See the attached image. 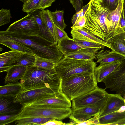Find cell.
<instances>
[{
    "label": "cell",
    "mask_w": 125,
    "mask_h": 125,
    "mask_svg": "<svg viewBox=\"0 0 125 125\" xmlns=\"http://www.w3.org/2000/svg\"><path fill=\"white\" fill-rule=\"evenodd\" d=\"M123 30H124V31L125 32V28H124V29Z\"/></svg>",
    "instance_id": "c3c4849f"
},
{
    "label": "cell",
    "mask_w": 125,
    "mask_h": 125,
    "mask_svg": "<svg viewBox=\"0 0 125 125\" xmlns=\"http://www.w3.org/2000/svg\"><path fill=\"white\" fill-rule=\"evenodd\" d=\"M35 56L34 66L39 68L51 69L54 68L56 63L54 62L42 58Z\"/></svg>",
    "instance_id": "1f68e13d"
},
{
    "label": "cell",
    "mask_w": 125,
    "mask_h": 125,
    "mask_svg": "<svg viewBox=\"0 0 125 125\" xmlns=\"http://www.w3.org/2000/svg\"><path fill=\"white\" fill-rule=\"evenodd\" d=\"M62 93L59 86L44 87L21 91L14 99L15 103L24 106L39 100L58 96Z\"/></svg>",
    "instance_id": "52a82bcc"
},
{
    "label": "cell",
    "mask_w": 125,
    "mask_h": 125,
    "mask_svg": "<svg viewBox=\"0 0 125 125\" xmlns=\"http://www.w3.org/2000/svg\"><path fill=\"white\" fill-rule=\"evenodd\" d=\"M44 104L50 105L62 108H70L71 106V101L63 93L57 96L39 100L29 104Z\"/></svg>",
    "instance_id": "2e32d148"
},
{
    "label": "cell",
    "mask_w": 125,
    "mask_h": 125,
    "mask_svg": "<svg viewBox=\"0 0 125 125\" xmlns=\"http://www.w3.org/2000/svg\"><path fill=\"white\" fill-rule=\"evenodd\" d=\"M99 114L97 115L94 116L93 117L91 118L86 120L79 123L77 125H99Z\"/></svg>",
    "instance_id": "8d00e7d4"
},
{
    "label": "cell",
    "mask_w": 125,
    "mask_h": 125,
    "mask_svg": "<svg viewBox=\"0 0 125 125\" xmlns=\"http://www.w3.org/2000/svg\"><path fill=\"white\" fill-rule=\"evenodd\" d=\"M35 60V56L34 54L24 53L15 62L12 66L18 65L28 67L34 65Z\"/></svg>",
    "instance_id": "f546056e"
},
{
    "label": "cell",
    "mask_w": 125,
    "mask_h": 125,
    "mask_svg": "<svg viewBox=\"0 0 125 125\" xmlns=\"http://www.w3.org/2000/svg\"><path fill=\"white\" fill-rule=\"evenodd\" d=\"M74 40L79 44L90 48L98 49L100 50L104 49L105 47L98 43L86 41Z\"/></svg>",
    "instance_id": "d590c367"
},
{
    "label": "cell",
    "mask_w": 125,
    "mask_h": 125,
    "mask_svg": "<svg viewBox=\"0 0 125 125\" xmlns=\"http://www.w3.org/2000/svg\"><path fill=\"white\" fill-rule=\"evenodd\" d=\"M105 106H91L72 109V112L69 117L72 121L73 125H77L99 114Z\"/></svg>",
    "instance_id": "8fae6325"
},
{
    "label": "cell",
    "mask_w": 125,
    "mask_h": 125,
    "mask_svg": "<svg viewBox=\"0 0 125 125\" xmlns=\"http://www.w3.org/2000/svg\"><path fill=\"white\" fill-rule=\"evenodd\" d=\"M10 40L30 50L36 56L56 63L63 57L57 44L53 43L40 36L30 35L6 31H0V41Z\"/></svg>",
    "instance_id": "6da1fadb"
},
{
    "label": "cell",
    "mask_w": 125,
    "mask_h": 125,
    "mask_svg": "<svg viewBox=\"0 0 125 125\" xmlns=\"http://www.w3.org/2000/svg\"><path fill=\"white\" fill-rule=\"evenodd\" d=\"M70 32L73 39L74 40H84L98 43L108 47L111 50V47L106 42L97 38L81 28H72Z\"/></svg>",
    "instance_id": "ac0fdd59"
},
{
    "label": "cell",
    "mask_w": 125,
    "mask_h": 125,
    "mask_svg": "<svg viewBox=\"0 0 125 125\" xmlns=\"http://www.w3.org/2000/svg\"><path fill=\"white\" fill-rule=\"evenodd\" d=\"M96 52L87 49H82L70 53L64 57L83 60H93L96 59Z\"/></svg>",
    "instance_id": "484cf974"
},
{
    "label": "cell",
    "mask_w": 125,
    "mask_h": 125,
    "mask_svg": "<svg viewBox=\"0 0 125 125\" xmlns=\"http://www.w3.org/2000/svg\"><path fill=\"white\" fill-rule=\"evenodd\" d=\"M57 46L64 56L68 53L84 49H89L96 53L100 50L89 48L80 45L76 42L73 39L68 37L63 38L57 42Z\"/></svg>",
    "instance_id": "5bb4252c"
},
{
    "label": "cell",
    "mask_w": 125,
    "mask_h": 125,
    "mask_svg": "<svg viewBox=\"0 0 125 125\" xmlns=\"http://www.w3.org/2000/svg\"><path fill=\"white\" fill-rule=\"evenodd\" d=\"M52 119H55L52 118L28 117L16 120L15 121V125H42Z\"/></svg>",
    "instance_id": "4316f807"
},
{
    "label": "cell",
    "mask_w": 125,
    "mask_h": 125,
    "mask_svg": "<svg viewBox=\"0 0 125 125\" xmlns=\"http://www.w3.org/2000/svg\"><path fill=\"white\" fill-rule=\"evenodd\" d=\"M121 62L101 64L96 67L94 69V74L97 83L102 82L106 77L119 66Z\"/></svg>",
    "instance_id": "d6986e66"
},
{
    "label": "cell",
    "mask_w": 125,
    "mask_h": 125,
    "mask_svg": "<svg viewBox=\"0 0 125 125\" xmlns=\"http://www.w3.org/2000/svg\"><path fill=\"white\" fill-rule=\"evenodd\" d=\"M123 10L124 16L125 18V0H123Z\"/></svg>",
    "instance_id": "f6af8a7d"
},
{
    "label": "cell",
    "mask_w": 125,
    "mask_h": 125,
    "mask_svg": "<svg viewBox=\"0 0 125 125\" xmlns=\"http://www.w3.org/2000/svg\"><path fill=\"white\" fill-rule=\"evenodd\" d=\"M49 12L55 25L62 29L64 30L67 25L64 22L63 10H56L54 12L49 10Z\"/></svg>",
    "instance_id": "4dcf8cb0"
},
{
    "label": "cell",
    "mask_w": 125,
    "mask_h": 125,
    "mask_svg": "<svg viewBox=\"0 0 125 125\" xmlns=\"http://www.w3.org/2000/svg\"><path fill=\"white\" fill-rule=\"evenodd\" d=\"M6 31L30 35H39V29L38 24L32 13L11 24Z\"/></svg>",
    "instance_id": "30bf717a"
},
{
    "label": "cell",
    "mask_w": 125,
    "mask_h": 125,
    "mask_svg": "<svg viewBox=\"0 0 125 125\" xmlns=\"http://www.w3.org/2000/svg\"><path fill=\"white\" fill-rule=\"evenodd\" d=\"M27 67L15 65L11 67L7 71L4 78L5 84L17 82L24 76Z\"/></svg>",
    "instance_id": "ffe728a7"
},
{
    "label": "cell",
    "mask_w": 125,
    "mask_h": 125,
    "mask_svg": "<svg viewBox=\"0 0 125 125\" xmlns=\"http://www.w3.org/2000/svg\"><path fill=\"white\" fill-rule=\"evenodd\" d=\"M23 90L20 82L8 83L0 87V98L12 97L15 98Z\"/></svg>",
    "instance_id": "44dd1931"
},
{
    "label": "cell",
    "mask_w": 125,
    "mask_h": 125,
    "mask_svg": "<svg viewBox=\"0 0 125 125\" xmlns=\"http://www.w3.org/2000/svg\"><path fill=\"white\" fill-rule=\"evenodd\" d=\"M52 0H41L39 10H42L51 6L52 3Z\"/></svg>",
    "instance_id": "b9f144b4"
},
{
    "label": "cell",
    "mask_w": 125,
    "mask_h": 125,
    "mask_svg": "<svg viewBox=\"0 0 125 125\" xmlns=\"http://www.w3.org/2000/svg\"><path fill=\"white\" fill-rule=\"evenodd\" d=\"M86 22L85 15L80 17L76 21L75 23L71 27V28H81L85 26Z\"/></svg>",
    "instance_id": "ab89813d"
},
{
    "label": "cell",
    "mask_w": 125,
    "mask_h": 125,
    "mask_svg": "<svg viewBox=\"0 0 125 125\" xmlns=\"http://www.w3.org/2000/svg\"><path fill=\"white\" fill-rule=\"evenodd\" d=\"M125 109V99L118 94H109L105 105L99 114L101 117L114 112Z\"/></svg>",
    "instance_id": "4fadbf2b"
},
{
    "label": "cell",
    "mask_w": 125,
    "mask_h": 125,
    "mask_svg": "<svg viewBox=\"0 0 125 125\" xmlns=\"http://www.w3.org/2000/svg\"><path fill=\"white\" fill-rule=\"evenodd\" d=\"M0 43L11 50H14L29 54H34L32 51L25 46L10 40L0 41Z\"/></svg>",
    "instance_id": "f1b7e54d"
},
{
    "label": "cell",
    "mask_w": 125,
    "mask_h": 125,
    "mask_svg": "<svg viewBox=\"0 0 125 125\" xmlns=\"http://www.w3.org/2000/svg\"><path fill=\"white\" fill-rule=\"evenodd\" d=\"M71 112L70 108H59L45 104H28L22 106L17 113L15 121L28 117L52 118L60 120L69 117Z\"/></svg>",
    "instance_id": "8992f818"
},
{
    "label": "cell",
    "mask_w": 125,
    "mask_h": 125,
    "mask_svg": "<svg viewBox=\"0 0 125 125\" xmlns=\"http://www.w3.org/2000/svg\"><path fill=\"white\" fill-rule=\"evenodd\" d=\"M11 16L10 9H1L0 10V26L9 23L11 17Z\"/></svg>",
    "instance_id": "836d02e7"
},
{
    "label": "cell",
    "mask_w": 125,
    "mask_h": 125,
    "mask_svg": "<svg viewBox=\"0 0 125 125\" xmlns=\"http://www.w3.org/2000/svg\"><path fill=\"white\" fill-rule=\"evenodd\" d=\"M96 63L100 64L122 62L125 57L112 50L102 49L96 54Z\"/></svg>",
    "instance_id": "e0dca14e"
},
{
    "label": "cell",
    "mask_w": 125,
    "mask_h": 125,
    "mask_svg": "<svg viewBox=\"0 0 125 125\" xmlns=\"http://www.w3.org/2000/svg\"><path fill=\"white\" fill-rule=\"evenodd\" d=\"M111 50L125 57V32L120 27L115 29L106 41Z\"/></svg>",
    "instance_id": "7c38bea8"
},
{
    "label": "cell",
    "mask_w": 125,
    "mask_h": 125,
    "mask_svg": "<svg viewBox=\"0 0 125 125\" xmlns=\"http://www.w3.org/2000/svg\"><path fill=\"white\" fill-rule=\"evenodd\" d=\"M17 113L0 115V125H8L15 122Z\"/></svg>",
    "instance_id": "e575fe53"
},
{
    "label": "cell",
    "mask_w": 125,
    "mask_h": 125,
    "mask_svg": "<svg viewBox=\"0 0 125 125\" xmlns=\"http://www.w3.org/2000/svg\"><path fill=\"white\" fill-rule=\"evenodd\" d=\"M119 0H104V2L109 10L111 11L117 7Z\"/></svg>",
    "instance_id": "f35d334b"
},
{
    "label": "cell",
    "mask_w": 125,
    "mask_h": 125,
    "mask_svg": "<svg viewBox=\"0 0 125 125\" xmlns=\"http://www.w3.org/2000/svg\"><path fill=\"white\" fill-rule=\"evenodd\" d=\"M32 14L39 27V35L53 43L57 44L52 34L48 30L42 16L41 10H38L32 13Z\"/></svg>",
    "instance_id": "7402d4cb"
},
{
    "label": "cell",
    "mask_w": 125,
    "mask_h": 125,
    "mask_svg": "<svg viewBox=\"0 0 125 125\" xmlns=\"http://www.w3.org/2000/svg\"><path fill=\"white\" fill-rule=\"evenodd\" d=\"M97 63L93 60H80L63 56L54 69L61 80L84 73H94Z\"/></svg>",
    "instance_id": "5b68a950"
},
{
    "label": "cell",
    "mask_w": 125,
    "mask_h": 125,
    "mask_svg": "<svg viewBox=\"0 0 125 125\" xmlns=\"http://www.w3.org/2000/svg\"><path fill=\"white\" fill-rule=\"evenodd\" d=\"M61 80L54 68L41 69L33 65L27 67L20 82L24 91L44 87H56L60 86Z\"/></svg>",
    "instance_id": "3957f363"
},
{
    "label": "cell",
    "mask_w": 125,
    "mask_h": 125,
    "mask_svg": "<svg viewBox=\"0 0 125 125\" xmlns=\"http://www.w3.org/2000/svg\"><path fill=\"white\" fill-rule=\"evenodd\" d=\"M123 0H119L118 5L114 10L110 12L107 18L112 29L114 30L120 26V20L123 10Z\"/></svg>",
    "instance_id": "d4e9b609"
},
{
    "label": "cell",
    "mask_w": 125,
    "mask_h": 125,
    "mask_svg": "<svg viewBox=\"0 0 125 125\" xmlns=\"http://www.w3.org/2000/svg\"><path fill=\"white\" fill-rule=\"evenodd\" d=\"M24 53L11 50L0 55V72H6Z\"/></svg>",
    "instance_id": "9a60e30c"
},
{
    "label": "cell",
    "mask_w": 125,
    "mask_h": 125,
    "mask_svg": "<svg viewBox=\"0 0 125 125\" xmlns=\"http://www.w3.org/2000/svg\"><path fill=\"white\" fill-rule=\"evenodd\" d=\"M90 2L85 15L86 24L81 29L106 42L114 30L107 18L110 11L104 0H90Z\"/></svg>",
    "instance_id": "7a4b0ae2"
},
{
    "label": "cell",
    "mask_w": 125,
    "mask_h": 125,
    "mask_svg": "<svg viewBox=\"0 0 125 125\" xmlns=\"http://www.w3.org/2000/svg\"><path fill=\"white\" fill-rule=\"evenodd\" d=\"M125 118V110L111 113L99 118V125H115Z\"/></svg>",
    "instance_id": "cb8c5ba5"
},
{
    "label": "cell",
    "mask_w": 125,
    "mask_h": 125,
    "mask_svg": "<svg viewBox=\"0 0 125 125\" xmlns=\"http://www.w3.org/2000/svg\"><path fill=\"white\" fill-rule=\"evenodd\" d=\"M69 0L75 9L76 13L80 11L83 6V0Z\"/></svg>",
    "instance_id": "60d3db41"
},
{
    "label": "cell",
    "mask_w": 125,
    "mask_h": 125,
    "mask_svg": "<svg viewBox=\"0 0 125 125\" xmlns=\"http://www.w3.org/2000/svg\"><path fill=\"white\" fill-rule=\"evenodd\" d=\"M105 89L115 92L125 99V59L113 72L103 80Z\"/></svg>",
    "instance_id": "9c48e42d"
},
{
    "label": "cell",
    "mask_w": 125,
    "mask_h": 125,
    "mask_svg": "<svg viewBox=\"0 0 125 125\" xmlns=\"http://www.w3.org/2000/svg\"><path fill=\"white\" fill-rule=\"evenodd\" d=\"M19 1L22 2L23 3L26 2L27 1L29 0H19Z\"/></svg>",
    "instance_id": "bcb514c9"
},
{
    "label": "cell",
    "mask_w": 125,
    "mask_h": 125,
    "mask_svg": "<svg viewBox=\"0 0 125 125\" xmlns=\"http://www.w3.org/2000/svg\"><path fill=\"white\" fill-rule=\"evenodd\" d=\"M120 26L123 29L125 27V18L124 16L123 10L121 13L120 18Z\"/></svg>",
    "instance_id": "ee69618b"
},
{
    "label": "cell",
    "mask_w": 125,
    "mask_h": 125,
    "mask_svg": "<svg viewBox=\"0 0 125 125\" xmlns=\"http://www.w3.org/2000/svg\"><path fill=\"white\" fill-rule=\"evenodd\" d=\"M14 98L12 97L0 98V115L18 113L16 103L14 102Z\"/></svg>",
    "instance_id": "603a6c76"
},
{
    "label": "cell",
    "mask_w": 125,
    "mask_h": 125,
    "mask_svg": "<svg viewBox=\"0 0 125 125\" xmlns=\"http://www.w3.org/2000/svg\"><path fill=\"white\" fill-rule=\"evenodd\" d=\"M94 73H84L61 80V91L70 101L81 96L98 86Z\"/></svg>",
    "instance_id": "277c9868"
},
{
    "label": "cell",
    "mask_w": 125,
    "mask_h": 125,
    "mask_svg": "<svg viewBox=\"0 0 125 125\" xmlns=\"http://www.w3.org/2000/svg\"><path fill=\"white\" fill-rule=\"evenodd\" d=\"M56 36L57 42L62 39L68 37V36L64 30L56 26Z\"/></svg>",
    "instance_id": "74e56055"
},
{
    "label": "cell",
    "mask_w": 125,
    "mask_h": 125,
    "mask_svg": "<svg viewBox=\"0 0 125 125\" xmlns=\"http://www.w3.org/2000/svg\"><path fill=\"white\" fill-rule=\"evenodd\" d=\"M71 125L70 122L65 123L62 121L56 120V119H52L49 120L42 125Z\"/></svg>",
    "instance_id": "7bdbcfd3"
},
{
    "label": "cell",
    "mask_w": 125,
    "mask_h": 125,
    "mask_svg": "<svg viewBox=\"0 0 125 125\" xmlns=\"http://www.w3.org/2000/svg\"><path fill=\"white\" fill-rule=\"evenodd\" d=\"M109 94L105 89L98 87L91 91L73 100L71 109L105 105Z\"/></svg>",
    "instance_id": "ba28073f"
},
{
    "label": "cell",
    "mask_w": 125,
    "mask_h": 125,
    "mask_svg": "<svg viewBox=\"0 0 125 125\" xmlns=\"http://www.w3.org/2000/svg\"><path fill=\"white\" fill-rule=\"evenodd\" d=\"M41 0H29L24 3L22 10L28 13H32L39 10Z\"/></svg>",
    "instance_id": "d6a6232c"
},
{
    "label": "cell",
    "mask_w": 125,
    "mask_h": 125,
    "mask_svg": "<svg viewBox=\"0 0 125 125\" xmlns=\"http://www.w3.org/2000/svg\"><path fill=\"white\" fill-rule=\"evenodd\" d=\"M41 13L46 26L49 32L52 34L57 43L56 36V25L54 22L49 12L47 9L41 10Z\"/></svg>",
    "instance_id": "83f0119b"
},
{
    "label": "cell",
    "mask_w": 125,
    "mask_h": 125,
    "mask_svg": "<svg viewBox=\"0 0 125 125\" xmlns=\"http://www.w3.org/2000/svg\"><path fill=\"white\" fill-rule=\"evenodd\" d=\"M56 0H52V2H54Z\"/></svg>",
    "instance_id": "7dc6e473"
}]
</instances>
